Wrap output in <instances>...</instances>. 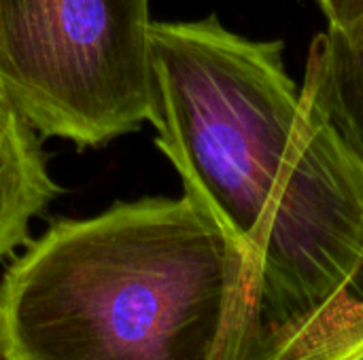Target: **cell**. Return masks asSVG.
Masks as SVG:
<instances>
[{
	"mask_svg": "<svg viewBox=\"0 0 363 360\" xmlns=\"http://www.w3.org/2000/svg\"><path fill=\"white\" fill-rule=\"evenodd\" d=\"M155 146L245 250L266 346L363 308V157L285 70L281 40L215 15L153 21Z\"/></svg>",
	"mask_w": 363,
	"mask_h": 360,
	"instance_id": "1",
	"label": "cell"
},
{
	"mask_svg": "<svg viewBox=\"0 0 363 360\" xmlns=\"http://www.w3.org/2000/svg\"><path fill=\"white\" fill-rule=\"evenodd\" d=\"M253 269L187 195L53 223L0 278L2 360H245Z\"/></svg>",
	"mask_w": 363,
	"mask_h": 360,
	"instance_id": "2",
	"label": "cell"
},
{
	"mask_svg": "<svg viewBox=\"0 0 363 360\" xmlns=\"http://www.w3.org/2000/svg\"><path fill=\"white\" fill-rule=\"evenodd\" d=\"M149 0H0V98L45 138L104 146L149 123Z\"/></svg>",
	"mask_w": 363,
	"mask_h": 360,
	"instance_id": "3",
	"label": "cell"
},
{
	"mask_svg": "<svg viewBox=\"0 0 363 360\" xmlns=\"http://www.w3.org/2000/svg\"><path fill=\"white\" fill-rule=\"evenodd\" d=\"M36 129L0 98V259L30 242V223L57 195Z\"/></svg>",
	"mask_w": 363,
	"mask_h": 360,
	"instance_id": "4",
	"label": "cell"
},
{
	"mask_svg": "<svg viewBox=\"0 0 363 360\" xmlns=\"http://www.w3.org/2000/svg\"><path fill=\"white\" fill-rule=\"evenodd\" d=\"M249 360H363V308L279 339Z\"/></svg>",
	"mask_w": 363,
	"mask_h": 360,
	"instance_id": "5",
	"label": "cell"
},
{
	"mask_svg": "<svg viewBox=\"0 0 363 360\" xmlns=\"http://www.w3.org/2000/svg\"><path fill=\"white\" fill-rule=\"evenodd\" d=\"M347 2H349V0H319L323 13H325V17H328V25H334V23L340 19V15H342Z\"/></svg>",
	"mask_w": 363,
	"mask_h": 360,
	"instance_id": "6",
	"label": "cell"
}]
</instances>
